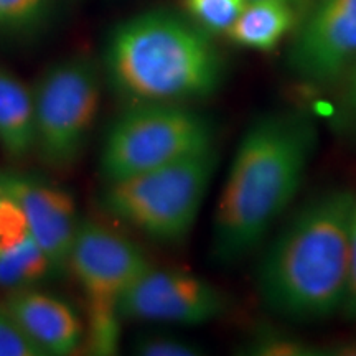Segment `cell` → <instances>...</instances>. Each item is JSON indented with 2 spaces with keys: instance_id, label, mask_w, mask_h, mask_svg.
<instances>
[{
  "instance_id": "52a82bcc",
  "label": "cell",
  "mask_w": 356,
  "mask_h": 356,
  "mask_svg": "<svg viewBox=\"0 0 356 356\" xmlns=\"http://www.w3.org/2000/svg\"><path fill=\"white\" fill-rule=\"evenodd\" d=\"M68 267L86 293L96 353H114L121 318L119 302L152 266L144 251L126 236L97 222L83 221L79 222Z\"/></svg>"
},
{
  "instance_id": "5bb4252c",
  "label": "cell",
  "mask_w": 356,
  "mask_h": 356,
  "mask_svg": "<svg viewBox=\"0 0 356 356\" xmlns=\"http://www.w3.org/2000/svg\"><path fill=\"white\" fill-rule=\"evenodd\" d=\"M51 267L30 234L0 251V286H25L37 282Z\"/></svg>"
},
{
  "instance_id": "30bf717a",
  "label": "cell",
  "mask_w": 356,
  "mask_h": 356,
  "mask_svg": "<svg viewBox=\"0 0 356 356\" xmlns=\"http://www.w3.org/2000/svg\"><path fill=\"white\" fill-rule=\"evenodd\" d=\"M0 191L19 207L51 270L66 269L79 228L73 198L35 178L3 172H0Z\"/></svg>"
},
{
  "instance_id": "9a60e30c",
  "label": "cell",
  "mask_w": 356,
  "mask_h": 356,
  "mask_svg": "<svg viewBox=\"0 0 356 356\" xmlns=\"http://www.w3.org/2000/svg\"><path fill=\"white\" fill-rule=\"evenodd\" d=\"M186 17L210 35H226L248 0H180Z\"/></svg>"
},
{
  "instance_id": "44dd1931",
  "label": "cell",
  "mask_w": 356,
  "mask_h": 356,
  "mask_svg": "<svg viewBox=\"0 0 356 356\" xmlns=\"http://www.w3.org/2000/svg\"><path fill=\"white\" fill-rule=\"evenodd\" d=\"M340 83H343V95H341L343 106L356 121V66Z\"/></svg>"
},
{
  "instance_id": "7402d4cb",
  "label": "cell",
  "mask_w": 356,
  "mask_h": 356,
  "mask_svg": "<svg viewBox=\"0 0 356 356\" xmlns=\"http://www.w3.org/2000/svg\"><path fill=\"white\" fill-rule=\"evenodd\" d=\"M248 2H254V0H248ZM279 2H287V3H292V6H296V3L300 2V0H279Z\"/></svg>"
},
{
  "instance_id": "9c48e42d",
  "label": "cell",
  "mask_w": 356,
  "mask_h": 356,
  "mask_svg": "<svg viewBox=\"0 0 356 356\" xmlns=\"http://www.w3.org/2000/svg\"><path fill=\"white\" fill-rule=\"evenodd\" d=\"M228 299L216 286L181 270L150 267L119 302L121 318L195 327L221 317Z\"/></svg>"
},
{
  "instance_id": "ac0fdd59",
  "label": "cell",
  "mask_w": 356,
  "mask_h": 356,
  "mask_svg": "<svg viewBox=\"0 0 356 356\" xmlns=\"http://www.w3.org/2000/svg\"><path fill=\"white\" fill-rule=\"evenodd\" d=\"M0 356H44L6 307H0Z\"/></svg>"
},
{
  "instance_id": "e0dca14e",
  "label": "cell",
  "mask_w": 356,
  "mask_h": 356,
  "mask_svg": "<svg viewBox=\"0 0 356 356\" xmlns=\"http://www.w3.org/2000/svg\"><path fill=\"white\" fill-rule=\"evenodd\" d=\"M50 0H0V29H25L42 19Z\"/></svg>"
},
{
  "instance_id": "277c9868",
  "label": "cell",
  "mask_w": 356,
  "mask_h": 356,
  "mask_svg": "<svg viewBox=\"0 0 356 356\" xmlns=\"http://www.w3.org/2000/svg\"><path fill=\"white\" fill-rule=\"evenodd\" d=\"M215 145L165 167L108 184L104 207L119 220L160 241L190 233L216 172Z\"/></svg>"
},
{
  "instance_id": "8fae6325",
  "label": "cell",
  "mask_w": 356,
  "mask_h": 356,
  "mask_svg": "<svg viewBox=\"0 0 356 356\" xmlns=\"http://www.w3.org/2000/svg\"><path fill=\"white\" fill-rule=\"evenodd\" d=\"M6 309L43 355L74 353L83 340V325L66 302L43 292L13 293Z\"/></svg>"
},
{
  "instance_id": "5b68a950",
  "label": "cell",
  "mask_w": 356,
  "mask_h": 356,
  "mask_svg": "<svg viewBox=\"0 0 356 356\" xmlns=\"http://www.w3.org/2000/svg\"><path fill=\"white\" fill-rule=\"evenodd\" d=\"M213 147V127L202 114L181 104L147 102L113 124L101 152L108 184L165 167Z\"/></svg>"
},
{
  "instance_id": "ffe728a7",
  "label": "cell",
  "mask_w": 356,
  "mask_h": 356,
  "mask_svg": "<svg viewBox=\"0 0 356 356\" xmlns=\"http://www.w3.org/2000/svg\"><path fill=\"white\" fill-rule=\"evenodd\" d=\"M341 314L346 318L356 320V191L351 204L350 241H348V287Z\"/></svg>"
},
{
  "instance_id": "7a4b0ae2",
  "label": "cell",
  "mask_w": 356,
  "mask_h": 356,
  "mask_svg": "<svg viewBox=\"0 0 356 356\" xmlns=\"http://www.w3.org/2000/svg\"><path fill=\"white\" fill-rule=\"evenodd\" d=\"M353 197L355 191L330 190L309 200L266 249L257 289L280 317L318 320L341 314Z\"/></svg>"
},
{
  "instance_id": "603a6c76",
  "label": "cell",
  "mask_w": 356,
  "mask_h": 356,
  "mask_svg": "<svg viewBox=\"0 0 356 356\" xmlns=\"http://www.w3.org/2000/svg\"><path fill=\"white\" fill-rule=\"evenodd\" d=\"M2 200H6V197H3V195H2V191H0V202H2Z\"/></svg>"
},
{
  "instance_id": "6da1fadb",
  "label": "cell",
  "mask_w": 356,
  "mask_h": 356,
  "mask_svg": "<svg viewBox=\"0 0 356 356\" xmlns=\"http://www.w3.org/2000/svg\"><path fill=\"white\" fill-rule=\"evenodd\" d=\"M317 139L314 121L292 111L262 115L244 132L216 204L218 261L238 262L261 246L299 193Z\"/></svg>"
},
{
  "instance_id": "d6986e66",
  "label": "cell",
  "mask_w": 356,
  "mask_h": 356,
  "mask_svg": "<svg viewBox=\"0 0 356 356\" xmlns=\"http://www.w3.org/2000/svg\"><path fill=\"white\" fill-rule=\"evenodd\" d=\"M134 353L142 356H197L203 351L191 341L167 335H142L134 343Z\"/></svg>"
},
{
  "instance_id": "8992f818",
  "label": "cell",
  "mask_w": 356,
  "mask_h": 356,
  "mask_svg": "<svg viewBox=\"0 0 356 356\" xmlns=\"http://www.w3.org/2000/svg\"><path fill=\"white\" fill-rule=\"evenodd\" d=\"M35 136L40 155L53 168H68L83 154L101 101L99 68L88 56L56 61L35 84Z\"/></svg>"
},
{
  "instance_id": "3957f363",
  "label": "cell",
  "mask_w": 356,
  "mask_h": 356,
  "mask_svg": "<svg viewBox=\"0 0 356 356\" xmlns=\"http://www.w3.org/2000/svg\"><path fill=\"white\" fill-rule=\"evenodd\" d=\"M113 86L137 104H181L213 95L225 63L211 35L186 17L149 10L124 20L106 44Z\"/></svg>"
},
{
  "instance_id": "4fadbf2b",
  "label": "cell",
  "mask_w": 356,
  "mask_h": 356,
  "mask_svg": "<svg viewBox=\"0 0 356 356\" xmlns=\"http://www.w3.org/2000/svg\"><path fill=\"white\" fill-rule=\"evenodd\" d=\"M297 24L296 7L279 0L248 2L226 33L231 42L254 51H270Z\"/></svg>"
},
{
  "instance_id": "7c38bea8",
  "label": "cell",
  "mask_w": 356,
  "mask_h": 356,
  "mask_svg": "<svg viewBox=\"0 0 356 356\" xmlns=\"http://www.w3.org/2000/svg\"><path fill=\"white\" fill-rule=\"evenodd\" d=\"M35 145L33 91L0 66V147L8 159L22 160Z\"/></svg>"
},
{
  "instance_id": "2e32d148",
  "label": "cell",
  "mask_w": 356,
  "mask_h": 356,
  "mask_svg": "<svg viewBox=\"0 0 356 356\" xmlns=\"http://www.w3.org/2000/svg\"><path fill=\"white\" fill-rule=\"evenodd\" d=\"M248 353L259 356H315L323 355L325 351L296 337L262 332L248 345Z\"/></svg>"
},
{
  "instance_id": "ba28073f",
  "label": "cell",
  "mask_w": 356,
  "mask_h": 356,
  "mask_svg": "<svg viewBox=\"0 0 356 356\" xmlns=\"http://www.w3.org/2000/svg\"><path fill=\"white\" fill-rule=\"evenodd\" d=\"M289 63L304 83H340L356 66V0H312Z\"/></svg>"
}]
</instances>
